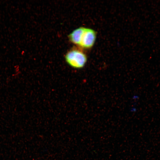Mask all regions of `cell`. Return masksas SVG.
<instances>
[{
	"instance_id": "cell-3",
	"label": "cell",
	"mask_w": 160,
	"mask_h": 160,
	"mask_svg": "<svg viewBox=\"0 0 160 160\" xmlns=\"http://www.w3.org/2000/svg\"><path fill=\"white\" fill-rule=\"evenodd\" d=\"M84 28V27H83L79 28L74 30L69 35V39L71 42L78 45Z\"/></svg>"
},
{
	"instance_id": "cell-2",
	"label": "cell",
	"mask_w": 160,
	"mask_h": 160,
	"mask_svg": "<svg viewBox=\"0 0 160 160\" xmlns=\"http://www.w3.org/2000/svg\"><path fill=\"white\" fill-rule=\"evenodd\" d=\"M96 38V33L94 30L84 28L78 45L84 48H90L94 45Z\"/></svg>"
},
{
	"instance_id": "cell-1",
	"label": "cell",
	"mask_w": 160,
	"mask_h": 160,
	"mask_svg": "<svg viewBox=\"0 0 160 160\" xmlns=\"http://www.w3.org/2000/svg\"><path fill=\"white\" fill-rule=\"evenodd\" d=\"M66 63L72 67L81 69L85 65L87 57L85 54L81 50L73 48L67 52L65 56Z\"/></svg>"
}]
</instances>
